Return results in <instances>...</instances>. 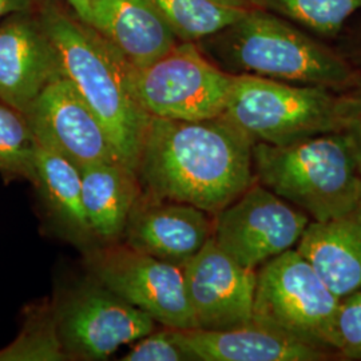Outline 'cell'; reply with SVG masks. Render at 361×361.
I'll return each instance as SVG.
<instances>
[{
  "label": "cell",
  "mask_w": 361,
  "mask_h": 361,
  "mask_svg": "<svg viewBox=\"0 0 361 361\" xmlns=\"http://www.w3.org/2000/svg\"><path fill=\"white\" fill-rule=\"evenodd\" d=\"M42 0H0V20L18 13L38 10Z\"/></svg>",
  "instance_id": "27"
},
{
  "label": "cell",
  "mask_w": 361,
  "mask_h": 361,
  "mask_svg": "<svg viewBox=\"0 0 361 361\" xmlns=\"http://www.w3.org/2000/svg\"><path fill=\"white\" fill-rule=\"evenodd\" d=\"M37 146L26 116L0 101V174L32 182Z\"/></svg>",
  "instance_id": "23"
},
{
  "label": "cell",
  "mask_w": 361,
  "mask_h": 361,
  "mask_svg": "<svg viewBox=\"0 0 361 361\" xmlns=\"http://www.w3.org/2000/svg\"><path fill=\"white\" fill-rule=\"evenodd\" d=\"M190 360L324 361L334 355L252 322L228 331L174 329Z\"/></svg>",
  "instance_id": "15"
},
{
  "label": "cell",
  "mask_w": 361,
  "mask_h": 361,
  "mask_svg": "<svg viewBox=\"0 0 361 361\" xmlns=\"http://www.w3.org/2000/svg\"><path fill=\"white\" fill-rule=\"evenodd\" d=\"M182 269L198 329L228 331L253 322L257 271L234 261L213 237Z\"/></svg>",
  "instance_id": "12"
},
{
  "label": "cell",
  "mask_w": 361,
  "mask_h": 361,
  "mask_svg": "<svg viewBox=\"0 0 361 361\" xmlns=\"http://www.w3.org/2000/svg\"><path fill=\"white\" fill-rule=\"evenodd\" d=\"M310 219L257 180L213 216V240L240 265L257 271L295 249Z\"/></svg>",
  "instance_id": "9"
},
{
  "label": "cell",
  "mask_w": 361,
  "mask_h": 361,
  "mask_svg": "<svg viewBox=\"0 0 361 361\" xmlns=\"http://www.w3.org/2000/svg\"><path fill=\"white\" fill-rule=\"evenodd\" d=\"M296 249L340 300L361 290V207L340 219L310 221Z\"/></svg>",
  "instance_id": "17"
},
{
  "label": "cell",
  "mask_w": 361,
  "mask_h": 361,
  "mask_svg": "<svg viewBox=\"0 0 361 361\" xmlns=\"http://www.w3.org/2000/svg\"><path fill=\"white\" fill-rule=\"evenodd\" d=\"M180 42H193L216 34L235 22L247 8L217 0H149Z\"/></svg>",
  "instance_id": "20"
},
{
  "label": "cell",
  "mask_w": 361,
  "mask_h": 361,
  "mask_svg": "<svg viewBox=\"0 0 361 361\" xmlns=\"http://www.w3.org/2000/svg\"><path fill=\"white\" fill-rule=\"evenodd\" d=\"M62 360H68V356L58 331L55 302L30 307L19 335L0 349V361Z\"/></svg>",
  "instance_id": "21"
},
{
  "label": "cell",
  "mask_w": 361,
  "mask_h": 361,
  "mask_svg": "<svg viewBox=\"0 0 361 361\" xmlns=\"http://www.w3.org/2000/svg\"><path fill=\"white\" fill-rule=\"evenodd\" d=\"M25 116L39 146L79 169L121 162L102 122L65 74L44 87Z\"/></svg>",
  "instance_id": "11"
},
{
  "label": "cell",
  "mask_w": 361,
  "mask_h": 361,
  "mask_svg": "<svg viewBox=\"0 0 361 361\" xmlns=\"http://www.w3.org/2000/svg\"><path fill=\"white\" fill-rule=\"evenodd\" d=\"M38 13L63 74L102 122L121 162L135 170L149 116L133 90V66L65 0H42Z\"/></svg>",
  "instance_id": "3"
},
{
  "label": "cell",
  "mask_w": 361,
  "mask_h": 361,
  "mask_svg": "<svg viewBox=\"0 0 361 361\" xmlns=\"http://www.w3.org/2000/svg\"><path fill=\"white\" fill-rule=\"evenodd\" d=\"M338 133L348 140L361 173V82L338 94Z\"/></svg>",
  "instance_id": "26"
},
{
  "label": "cell",
  "mask_w": 361,
  "mask_h": 361,
  "mask_svg": "<svg viewBox=\"0 0 361 361\" xmlns=\"http://www.w3.org/2000/svg\"><path fill=\"white\" fill-rule=\"evenodd\" d=\"M343 55L349 61V63L356 68L361 77V38L357 43H352V47L349 46L347 50H340Z\"/></svg>",
  "instance_id": "29"
},
{
  "label": "cell",
  "mask_w": 361,
  "mask_h": 361,
  "mask_svg": "<svg viewBox=\"0 0 361 361\" xmlns=\"http://www.w3.org/2000/svg\"><path fill=\"white\" fill-rule=\"evenodd\" d=\"M32 183L37 186L49 216L68 240L86 249L92 247L97 240L83 209L80 169L62 155L38 145Z\"/></svg>",
  "instance_id": "19"
},
{
  "label": "cell",
  "mask_w": 361,
  "mask_h": 361,
  "mask_svg": "<svg viewBox=\"0 0 361 361\" xmlns=\"http://www.w3.org/2000/svg\"><path fill=\"white\" fill-rule=\"evenodd\" d=\"M92 280L174 329H195L180 265L138 252L123 243L92 246L86 252Z\"/></svg>",
  "instance_id": "8"
},
{
  "label": "cell",
  "mask_w": 361,
  "mask_h": 361,
  "mask_svg": "<svg viewBox=\"0 0 361 361\" xmlns=\"http://www.w3.org/2000/svg\"><path fill=\"white\" fill-rule=\"evenodd\" d=\"M63 74L59 54L38 10L0 20V101L20 113Z\"/></svg>",
  "instance_id": "13"
},
{
  "label": "cell",
  "mask_w": 361,
  "mask_h": 361,
  "mask_svg": "<svg viewBox=\"0 0 361 361\" xmlns=\"http://www.w3.org/2000/svg\"><path fill=\"white\" fill-rule=\"evenodd\" d=\"M68 7L77 13L78 16L85 20L86 23H91L90 6L89 0H65Z\"/></svg>",
  "instance_id": "28"
},
{
  "label": "cell",
  "mask_w": 361,
  "mask_h": 361,
  "mask_svg": "<svg viewBox=\"0 0 361 361\" xmlns=\"http://www.w3.org/2000/svg\"><path fill=\"white\" fill-rule=\"evenodd\" d=\"M92 281L54 301L58 331L70 360H104L155 329L157 323L149 314Z\"/></svg>",
  "instance_id": "10"
},
{
  "label": "cell",
  "mask_w": 361,
  "mask_h": 361,
  "mask_svg": "<svg viewBox=\"0 0 361 361\" xmlns=\"http://www.w3.org/2000/svg\"><path fill=\"white\" fill-rule=\"evenodd\" d=\"M253 145L224 116H149L135 169L142 193L214 216L256 182Z\"/></svg>",
  "instance_id": "1"
},
{
  "label": "cell",
  "mask_w": 361,
  "mask_h": 361,
  "mask_svg": "<svg viewBox=\"0 0 361 361\" xmlns=\"http://www.w3.org/2000/svg\"><path fill=\"white\" fill-rule=\"evenodd\" d=\"M210 217L200 207L142 193L121 241L138 252L183 267L212 238Z\"/></svg>",
  "instance_id": "14"
},
{
  "label": "cell",
  "mask_w": 361,
  "mask_h": 361,
  "mask_svg": "<svg viewBox=\"0 0 361 361\" xmlns=\"http://www.w3.org/2000/svg\"><path fill=\"white\" fill-rule=\"evenodd\" d=\"M252 7L276 13L314 34L335 38L349 18L361 10V0H249Z\"/></svg>",
  "instance_id": "22"
},
{
  "label": "cell",
  "mask_w": 361,
  "mask_h": 361,
  "mask_svg": "<svg viewBox=\"0 0 361 361\" xmlns=\"http://www.w3.org/2000/svg\"><path fill=\"white\" fill-rule=\"evenodd\" d=\"M232 80L193 42H178L153 63L131 70L133 90L143 111L178 121L222 116Z\"/></svg>",
  "instance_id": "7"
},
{
  "label": "cell",
  "mask_w": 361,
  "mask_h": 361,
  "mask_svg": "<svg viewBox=\"0 0 361 361\" xmlns=\"http://www.w3.org/2000/svg\"><path fill=\"white\" fill-rule=\"evenodd\" d=\"M133 348L122 359L123 361H185L190 360L189 355L180 347L174 328L164 326L161 331L133 343Z\"/></svg>",
  "instance_id": "25"
},
{
  "label": "cell",
  "mask_w": 361,
  "mask_h": 361,
  "mask_svg": "<svg viewBox=\"0 0 361 361\" xmlns=\"http://www.w3.org/2000/svg\"><path fill=\"white\" fill-rule=\"evenodd\" d=\"M219 3L233 6V7H240V8H250V3L249 0H217Z\"/></svg>",
  "instance_id": "30"
},
{
  "label": "cell",
  "mask_w": 361,
  "mask_h": 361,
  "mask_svg": "<svg viewBox=\"0 0 361 361\" xmlns=\"http://www.w3.org/2000/svg\"><path fill=\"white\" fill-rule=\"evenodd\" d=\"M338 94L317 86L233 75L222 116L253 143L288 146L338 131Z\"/></svg>",
  "instance_id": "5"
},
{
  "label": "cell",
  "mask_w": 361,
  "mask_h": 361,
  "mask_svg": "<svg viewBox=\"0 0 361 361\" xmlns=\"http://www.w3.org/2000/svg\"><path fill=\"white\" fill-rule=\"evenodd\" d=\"M253 171L258 183L310 221L340 219L361 207V173L343 133L288 146L255 143Z\"/></svg>",
  "instance_id": "4"
},
{
  "label": "cell",
  "mask_w": 361,
  "mask_h": 361,
  "mask_svg": "<svg viewBox=\"0 0 361 361\" xmlns=\"http://www.w3.org/2000/svg\"><path fill=\"white\" fill-rule=\"evenodd\" d=\"M83 209L97 243L122 240L142 188L137 171L121 162H104L80 169Z\"/></svg>",
  "instance_id": "18"
},
{
  "label": "cell",
  "mask_w": 361,
  "mask_h": 361,
  "mask_svg": "<svg viewBox=\"0 0 361 361\" xmlns=\"http://www.w3.org/2000/svg\"><path fill=\"white\" fill-rule=\"evenodd\" d=\"M340 298L296 247L257 269L253 322L338 357Z\"/></svg>",
  "instance_id": "6"
},
{
  "label": "cell",
  "mask_w": 361,
  "mask_h": 361,
  "mask_svg": "<svg viewBox=\"0 0 361 361\" xmlns=\"http://www.w3.org/2000/svg\"><path fill=\"white\" fill-rule=\"evenodd\" d=\"M336 329L338 357L361 360V290L340 300Z\"/></svg>",
  "instance_id": "24"
},
{
  "label": "cell",
  "mask_w": 361,
  "mask_h": 361,
  "mask_svg": "<svg viewBox=\"0 0 361 361\" xmlns=\"http://www.w3.org/2000/svg\"><path fill=\"white\" fill-rule=\"evenodd\" d=\"M89 6L91 26L134 67L153 63L180 42L149 0H89Z\"/></svg>",
  "instance_id": "16"
},
{
  "label": "cell",
  "mask_w": 361,
  "mask_h": 361,
  "mask_svg": "<svg viewBox=\"0 0 361 361\" xmlns=\"http://www.w3.org/2000/svg\"><path fill=\"white\" fill-rule=\"evenodd\" d=\"M207 58L231 75H253L341 92L361 77L340 50L276 13L250 7L235 22L200 40Z\"/></svg>",
  "instance_id": "2"
}]
</instances>
